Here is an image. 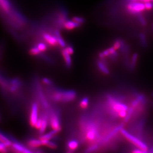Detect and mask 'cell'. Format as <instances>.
Here are the masks:
<instances>
[{"instance_id": "cell-1", "label": "cell", "mask_w": 153, "mask_h": 153, "mask_svg": "<svg viewBox=\"0 0 153 153\" xmlns=\"http://www.w3.org/2000/svg\"><path fill=\"white\" fill-rule=\"evenodd\" d=\"M76 97V93L74 90L58 91L53 95L52 99L55 102H68L72 101Z\"/></svg>"}, {"instance_id": "cell-2", "label": "cell", "mask_w": 153, "mask_h": 153, "mask_svg": "<svg viewBox=\"0 0 153 153\" xmlns=\"http://www.w3.org/2000/svg\"><path fill=\"white\" fill-rule=\"evenodd\" d=\"M120 131L123 134V136H124L127 140H128L129 141L134 145L135 146H136L138 148L144 151L146 153L147 152V146L140 139L133 136L132 135L130 134L128 132L124 129H121Z\"/></svg>"}, {"instance_id": "cell-3", "label": "cell", "mask_w": 153, "mask_h": 153, "mask_svg": "<svg viewBox=\"0 0 153 153\" xmlns=\"http://www.w3.org/2000/svg\"><path fill=\"white\" fill-rule=\"evenodd\" d=\"M126 10L131 15L137 16L144 11L145 9L144 3L141 1H128L126 6Z\"/></svg>"}, {"instance_id": "cell-4", "label": "cell", "mask_w": 153, "mask_h": 153, "mask_svg": "<svg viewBox=\"0 0 153 153\" xmlns=\"http://www.w3.org/2000/svg\"><path fill=\"white\" fill-rule=\"evenodd\" d=\"M98 135V131L95 125L93 123L88 126L87 129L86 138L89 141H93Z\"/></svg>"}, {"instance_id": "cell-5", "label": "cell", "mask_w": 153, "mask_h": 153, "mask_svg": "<svg viewBox=\"0 0 153 153\" xmlns=\"http://www.w3.org/2000/svg\"><path fill=\"white\" fill-rule=\"evenodd\" d=\"M38 105L36 103L32 105L30 117V124L32 127H35L38 120Z\"/></svg>"}, {"instance_id": "cell-6", "label": "cell", "mask_w": 153, "mask_h": 153, "mask_svg": "<svg viewBox=\"0 0 153 153\" xmlns=\"http://www.w3.org/2000/svg\"><path fill=\"white\" fill-rule=\"evenodd\" d=\"M43 37L45 42L51 46H56L58 44L57 39L55 35H52L48 33H45L43 34Z\"/></svg>"}, {"instance_id": "cell-7", "label": "cell", "mask_w": 153, "mask_h": 153, "mask_svg": "<svg viewBox=\"0 0 153 153\" xmlns=\"http://www.w3.org/2000/svg\"><path fill=\"white\" fill-rule=\"evenodd\" d=\"M51 126L53 130H55L58 132L61 131L62 128L59 123V119L56 114H53L51 117Z\"/></svg>"}, {"instance_id": "cell-8", "label": "cell", "mask_w": 153, "mask_h": 153, "mask_svg": "<svg viewBox=\"0 0 153 153\" xmlns=\"http://www.w3.org/2000/svg\"><path fill=\"white\" fill-rule=\"evenodd\" d=\"M82 25L77 23L73 20H67L64 23V28L67 30H72L74 29L79 27Z\"/></svg>"}, {"instance_id": "cell-9", "label": "cell", "mask_w": 153, "mask_h": 153, "mask_svg": "<svg viewBox=\"0 0 153 153\" xmlns=\"http://www.w3.org/2000/svg\"><path fill=\"white\" fill-rule=\"evenodd\" d=\"M123 124H121L116 127V128H114L113 131H111L109 134L107 135V136H105L104 138L102 139L101 140V143H105L107 141H109L111 138H113L114 136H115L119 131H120L121 129L123 128Z\"/></svg>"}, {"instance_id": "cell-10", "label": "cell", "mask_w": 153, "mask_h": 153, "mask_svg": "<svg viewBox=\"0 0 153 153\" xmlns=\"http://www.w3.org/2000/svg\"><path fill=\"white\" fill-rule=\"evenodd\" d=\"M20 86V82L19 80L17 78L12 79L9 84L8 89L10 92L15 93L19 89Z\"/></svg>"}, {"instance_id": "cell-11", "label": "cell", "mask_w": 153, "mask_h": 153, "mask_svg": "<svg viewBox=\"0 0 153 153\" xmlns=\"http://www.w3.org/2000/svg\"><path fill=\"white\" fill-rule=\"evenodd\" d=\"M0 8L7 14L10 13L11 4L9 0H0Z\"/></svg>"}, {"instance_id": "cell-12", "label": "cell", "mask_w": 153, "mask_h": 153, "mask_svg": "<svg viewBox=\"0 0 153 153\" xmlns=\"http://www.w3.org/2000/svg\"><path fill=\"white\" fill-rule=\"evenodd\" d=\"M13 148V150H15V151L19 153H31V151L29 150H28L27 148L24 147L22 145L20 144V143H13L12 144Z\"/></svg>"}, {"instance_id": "cell-13", "label": "cell", "mask_w": 153, "mask_h": 153, "mask_svg": "<svg viewBox=\"0 0 153 153\" xmlns=\"http://www.w3.org/2000/svg\"><path fill=\"white\" fill-rule=\"evenodd\" d=\"M62 53L65 61L66 66L68 68H70L71 65V55L68 53L65 49L62 50Z\"/></svg>"}, {"instance_id": "cell-14", "label": "cell", "mask_w": 153, "mask_h": 153, "mask_svg": "<svg viewBox=\"0 0 153 153\" xmlns=\"http://www.w3.org/2000/svg\"><path fill=\"white\" fill-rule=\"evenodd\" d=\"M54 33H55L54 35L56 36V39H57L58 44L61 47H65V45H66V44H65V41L64 40V39L62 38V37L61 36L59 31L58 29L55 30Z\"/></svg>"}, {"instance_id": "cell-15", "label": "cell", "mask_w": 153, "mask_h": 153, "mask_svg": "<svg viewBox=\"0 0 153 153\" xmlns=\"http://www.w3.org/2000/svg\"><path fill=\"white\" fill-rule=\"evenodd\" d=\"M97 67L101 71L102 73L105 74H108L110 73V71L108 68L105 66V65L102 62V61H99L97 62Z\"/></svg>"}, {"instance_id": "cell-16", "label": "cell", "mask_w": 153, "mask_h": 153, "mask_svg": "<svg viewBox=\"0 0 153 153\" xmlns=\"http://www.w3.org/2000/svg\"><path fill=\"white\" fill-rule=\"evenodd\" d=\"M0 142L3 143L6 147L12 146L11 141L1 133H0Z\"/></svg>"}, {"instance_id": "cell-17", "label": "cell", "mask_w": 153, "mask_h": 153, "mask_svg": "<svg viewBox=\"0 0 153 153\" xmlns=\"http://www.w3.org/2000/svg\"><path fill=\"white\" fill-rule=\"evenodd\" d=\"M58 133V132L55 131V130H53L52 131L50 132L49 133L46 134L42 135L41 137L40 138V140H47L49 141L52 139L56 133Z\"/></svg>"}, {"instance_id": "cell-18", "label": "cell", "mask_w": 153, "mask_h": 153, "mask_svg": "<svg viewBox=\"0 0 153 153\" xmlns=\"http://www.w3.org/2000/svg\"><path fill=\"white\" fill-rule=\"evenodd\" d=\"M140 44L143 48H146L148 46L147 40L146 35L143 33H141L139 35Z\"/></svg>"}, {"instance_id": "cell-19", "label": "cell", "mask_w": 153, "mask_h": 153, "mask_svg": "<svg viewBox=\"0 0 153 153\" xmlns=\"http://www.w3.org/2000/svg\"><path fill=\"white\" fill-rule=\"evenodd\" d=\"M28 145L31 148H33L39 147L40 146L42 145L41 140H37V139H31V140H29L28 142Z\"/></svg>"}, {"instance_id": "cell-20", "label": "cell", "mask_w": 153, "mask_h": 153, "mask_svg": "<svg viewBox=\"0 0 153 153\" xmlns=\"http://www.w3.org/2000/svg\"><path fill=\"white\" fill-rule=\"evenodd\" d=\"M47 126V116L45 115L42 117V124L40 128L39 129V132L41 134L44 133V132L46 129Z\"/></svg>"}, {"instance_id": "cell-21", "label": "cell", "mask_w": 153, "mask_h": 153, "mask_svg": "<svg viewBox=\"0 0 153 153\" xmlns=\"http://www.w3.org/2000/svg\"><path fill=\"white\" fill-rule=\"evenodd\" d=\"M138 55L137 53H135L133 54V56L132 57L131 62L130 63V69L131 71H133L137 63V59H138Z\"/></svg>"}, {"instance_id": "cell-22", "label": "cell", "mask_w": 153, "mask_h": 153, "mask_svg": "<svg viewBox=\"0 0 153 153\" xmlns=\"http://www.w3.org/2000/svg\"><path fill=\"white\" fill-rule=\"evenodd\" d=\"M68 148L71 151H73L78 148V142L76 140H71L68 143Z\"/></svg>"}, {"instance_id": "cell-23", "label": "cell", "mask_w": 153, "mask_h": 153, "mask_svg": "<svg viewBox=\"0 0 153 153\" xmlns=\"http://www.w3.org/2000/svg\"><path fill=\"white\" fill-rule=\"evenodd\" d=\"M136 16H137V19H138L139 23H140V25H141L142 26H146L147 25L146 19H145V17L142 15L141 13L139 14Z\"/></svg>"}, {"instance_id": "cell-24", "label": "cell", "mask_w": 153, "mask_h": 153, "mask_svg": "<svg viewBox=\"0 0 153 153\" xmlns=\"http://www.w3.org/2000/svg\"><path fill=\"white\" fill-rule=\"evenodd\" d=\"M124 41L121 39H116L114 41L113 45V47L116 50H120V48L121 47V46L123 44V43L124 42Z\"/></svg>"}, {"instance_id": "cell-25", "label": "cell", "mask_w": 153, "mask_h": 153, "mask_svg": "<svg viewBox=\"0 0 153 153\" xmlns=\"http://www.w3.org/2000/svg\"><path fill=\"white\" fill-rule=\"evenodd\" d=\"M88 104H89V100H88L87 97H85L81 100V102H80V107L81 108L85 109L87 108L88 107Z\"/></svg>"}, {"instance_id": "cell-26", "label": "cell", "mask_w": 153, "mask_h": 153, "mask_svg": "<svg viewBox=\"0 0 153 153\" xmlns=\"http://www.w3.org/2000/svg\"><path fill=\"white\" fill-rule=\"evenodd\" d=\"M72 20L81 25H83L86 22L85 19L84 18L82 17H80V16H74L72 18Z\"/></svg>"}, {"instance_id": "cell-27", "label": "cell", "mask_w": 153, "mask_h": 153, "mask_svg": "<svg viewBox=\"0 0 153 153\" xmlns=\"http://www.w3.org/2000/svg\"><path fill=\"white\" fill-rule=\"evenodd\" d=\"M41 53V51L39 50L37 47H34L29 50V53L32 56H37Z\"/></svg>"}, {"instance_id": "cell-28", "label": "cell", "mask_w": 153, "mask_h": 153, "mask_svg": "<svg viewBox=\"0 0 153 153\" xmlns=\"http://www.w3.org/2000/svg\"><path fill=\"white\" fill-rule=\"evenodd\" d=\"M0 85L4 88H7L9 87V84L7 82L6 80L0 75Z\"/></svg>"}, {"instance_id": "cell-29", "label": "cell", "mask_w": 153, "mask_h": 153, "mask_svg": "<svg viewBox=\"0 0 153 153\" xmlns=\"http://www.w3.org/2000/svg\"><path fill=\"white\" fill-rule=\"evenodd\" d=\"M45 146H47L48 147L52 149H56L57 147H58V145H57L56 143H54L53 142L50 141L49 140L47 142Z\"/></svg>"}, {"instance_id": "cell-30", "label": "cell", "mask_w": 153, "mask_h": 153, "mask_svg": "<svg viewBox=\"0 0 153 153\" xmlns=\"http://www.w3.org/2000/svg\"><path fill=\"white\" fill-rule=\"evenodd\" d=\"M37 47L39 49V50L41 51V52H45L47 49L46 45L43 43H39L38 44Z\"/></svg>"}, {"instance_id": "cell-31", "label": "cell", "mask_w": 153, "mask_h": 153, "mask_svg": "<svg viewBox=\"0 0 153 153\" xmlns=\"http://www.w3.org/2000/svg\"><path fill=\"white\" fill-rule=\"evenodd\" d=\"M98 144H94L92 146H90V147L88 148V149H87L86 151V152L87 153H90V152H94L95 151L97 150V149L98 148Z\"/></svg>"}, {"instance_id": "cell-32", "label": "cell", "mask_w": 153, "mask_h": 153, "mask_svg": "<svg viewBox=\"0 0 153 153\" xmlns=\"http://www.w3.org/2000/svg\"><path fill=\"white\" fill-rule=\"evenodd\" d=\"M145 9L148 10H152L153 8V3L151 1H148L144 3Z\"/></svg>"}, {"instance_id": "cell-33", "label": "cell", "mask_w": 153, "mask_h": 153, "mask_svg": "<svg viewBox=\"0 0 153 153\" xmlns=\"http://www.w3.org/2000/svg\"><path fill=\"white\" fill-rule=\"evenodd\" d=\"M42 118H40V119H38L37 121L36 122V124L35 127L37 129H39L40 128L41 124H42Z\"/></svg>"}, {"instance_id": "cell-34", "label": "cell", "mask_w": 153, "mask_h": 153, "mask_svg": "<svg viewBox=\"0 0 153 153\" xmlns=\"http://www.w3.org/2000/svg\"><path fill=\"white\" fill-rule=\"evenodd\" d=\"M7 152L6 149V146L3 143H0V152L6 153Z\"/></svg>"}, {"instance_id": "cell-35", "label": "cell", "mask_w": 153, "mask_h": 153, "mask_svg": "<svg viewBox=\"0 0 153 153\" xmlns=\"http://www.w3.org/2000/svg\"><path fill=\"white\" fill-rule=\"evenodd\" d=\"M65 49L70 55H72V54L74 53V49H73V48H72V47L71 46H68L67 47L65 48Z\"/></svg>"}, {"instance_id": "cell-36", "label": "cell", "mask_w": 153, "mask_h": 153, "mask_svg": "<svg viewBox=\"0 0 153 153\" xmlns=\"http://www.w3.org/2000/svg\"><path fill=\"white\" fill-rule=\"evenodd\" d=\"M42 81L44 84H46V85H51L52 84V81L48 78H44L42 80Z\"/></svg>"}, {"instance_id": "cell-37", "label": "cell", "mask_w": 153, "mask_h": 153, "mask_svg": "<svg viewBox=\"0 0 153 153\" xmlns=\"http://www.w3.org/2000/svg\"><path fill=\"white\" fill-rule=\"evenodd\" d=\"M133 153H146V152H145L144 151L140 149H135L133 151Z\"/></svg>"}, {"instance_id": "cell-38", "label": "cell", "mask_w": 153, "mask_h": 153, "mask_svg": "<svg viewBox=\"0 0 153 153\" xmlns=\"http://www.w3.org/2000/svg\"><path fill=\"white\" fill-rule=\"evenodd\" d=\"M151 152H153V147L151 148Z\"/></svg>"}, {"instance_id": "cell-39", "label": "cell", "mask_w": 153, "mask_h": 153, "mask_svg": "<svg viewBox=\"0 0 153 153\" xmlns=\"http://www.w3.org/2000/svg\"><path fill=\"white\" fill-rule=\"evenodd\" d=\"M152 30H153V23H152Z\"/></svg>"}, {"instance_id": "cell-40", "label": "cell", "mask_w": 153, "mask_h": 153, "mask_svg": "<svg viewBox=\"0 0 153 153\" xmlns=\"http://www.w3.org/2000/svg\"><path fill=\"white\" fill-rule=\"evenodd\" d=\"M152 2H153V0H152Z\"/></svg>"}, {"instance_id": "cell-41", "label": "cell", "mask_w": 153, "mask_h": 153, "mask_svg": "<svg viewBox=\"0 0 153 153\" xmlns=\"http://www.w3.org/2000/svg\"></svg>"}]
</instances>
